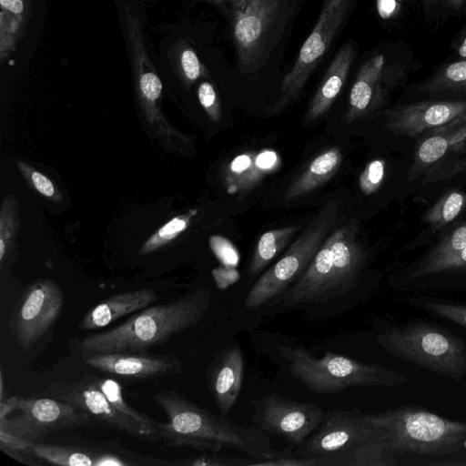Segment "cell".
Instances as JSON below:
<instances>
[{"mask_svg": "<svg viewBox=\"0 0 466 466\" xmlns=\"http://www.w3.org/2000/svg\"><path fill=\"white\" fill-rule=\"evenodd\" d=\"M438 16H466V0H436Z\"/></svg>", "mask_w": 466, "mask_h": 466, "instance_id": "cell-43", "label": "cell"}, {"mask_svg": "<svg viewBox=\"0 0 466 466\" xmlns=\"http://www.w3.org/2000/svg\"><path fill=\"white\" fill-rule=\"evenodd\" d=\"M466 139V127L453 130L450 136L433 135L426 137L417 147L414 156L415 171L441 159L456 145Z\"/></svg>", "mask_w": 466, "mask_h": 466, "instance_id": "cell-28", "label": "cell"}, {"mask_svg": "<svg viewBox=\"0 0 466 466\" xmlns=\"http://www.w3.org/2000/svg\"><path fill=\"white\" fill-rule=\"evenodd\" d=\"M254 460L240 459L228 456H219L218 453L205 454L194 457L187 461V465L192 466H250Z\"/></svg>", "mask_w": 466, "mask_h": 466, "instance_id": "cell-40", "label": "cell"}, {"mask_svg": "<svg viewBox=\"0 0 466 466\" xmlns=\"http://www.w3.org/2000/svg\"><path fill=\"white\" fill-rule=\"evenodd\" d=\"M156 300V292L147 288L112 295L87 310L78 329L92 330L105 328L126 315L149 307Z\"/></svg>", "mask_w": 466, "mask_h": 466, "instance_id": "cell-21", "label": "cell"}, {"mask_svg": "<svg viewBox=\"0 0 466 466\" xmlns=\"http://www.w3.org/2000/svg\"><path fill=\"white\" fill-rule=\"evenodd\" d=\"M410 303L423 308L426 310L441 316L450 321L466 327V306L441 302L424 298L413 299V302Z\"/></svg>", "mask_w": 466, "mask_h": 466, "instance_id": "cell-34", "label": "cell"}, {"mask_svg": "<svg viewBox=\"0 0 466 466\" xmlns=\"http://www.w3.org/2000/svg\"><path fill=\"white\" fill-rule=\"evenodd\" d=\"M125 14L139 104L147 121L162 125L165 122L159 108L162 82L146 51L137 13L131 6L126 5Z\"/></svg>", "mask_w": 466, "mask_h": 466, "instance_id": "cell-17", "label": "cell"}, {"mask_svg": "<svg viewBox=\"0 0 466 466\" xmlns=\"http://www.w3.org/2000/svg\"><path fill=\"white\" fill-rule=\"evenodd\" d=\"M278 351L292 376L316 394L332 395L351 387H396L407 381L382 365L359 362L330 351L321 358L301 347L281 345Z\"/></svg>", "mask_w": 466, "mask_h": 466, "instance_id": "cell-6", "label": "cell"}, {"mask_svg": "<svg viewBox=\"0 0 466 466\" xmlns=\"http://www.w3.org/2000/svg\"><path fill=\"white\" fill-rule=\"evenodd\" d=\"M257 154L254 150L244 151L225 167L222 179L228 194L249 191L267 176L257 163Z\"/></svg>", "mask_w": 466, "mask_h": 466, "instance_id": "cell-25", "label": "cell"}, {"mask_svg": "<svg viewBox=\"0 0 466 466\" xmlns=\"http://www.w3.org/2000/svg\"><path fill=\"white\" fill-rule=\"evenodd\" d=\"M32 443L0 428V447L6 453L28 452Z\"/></svg>", "mask_w": 466, "mask_h": 466, "instance_id": "cell-42", "label": "cell"}, {"mask_svg": "<svg viewBox=\"0 0 466 466\" xmlns=\"http://www.w3.org/2000/svg\"><path fill=\"white\" fill-rule=\"evenodd\" d=\"M384 176L385 161L383 159L371 160L360 175V189L365 195L375 193L380 187Z\"/></svg>", "mask_w": 466, "mask_h": 466, "instance_id": "cell-36", "label": "cell"}, {"mask_svg": "<svg viewBox=\"0 0 466 466\" xmlns=\"http://www.w3.org/2000/svg\"><path fill=\"white\" fill-rule=\"evenodd\" d=\"M338 218L339 205L329 199L283 256L258 279L246 296L245 308L256 309L283 295L306 270Z\"/></svg>", "mask_w": 466, "mask_h": 466, "instance_id": "cell-9", "label": "cell"}, {"mask_svg": "<svg viewBox=\"0 0 466 466\" xmlns=\"http://www.w3.org/2000/svg\"><path fill=\"white\" fill-rule=\"evenodd\" d=\"M4 400V377L3 372L1 370L0 375V401Z\"/></svg>", "mask_w": 466, "mask_h": 466, "instance_id": "cell-47", "label": "cell"}, {"mask_svg": "<svg viewBox=\"0 0 466 466\" xmlns=\"http://www.w3.org/2000/svg\"><path fill=\"white\" fill-rule=\"evenodd\" d=\"M65 301L61 287L50 279L29 285L12 311L9 327L23 350L35 344L53 326Z\"/></svg>", "mask_w": 466, "mask_h": 466, "instance_id": "cell-14", "label": "cell"}, {"mask_svg": "<svg viewBox=\"0 0 466 466\" xmlns=\"http://www.w3.org/2000/svg\"><path fill=\"white\" fill-rule=\"evenodd\" d=\"M18 231V204L13 195L5 197L0 210V264L11 251Z\"/></svg>", "mask_w": 466, "mask_h": 466, "instance_id": "cell-31", "label": "cell"}, {"mask_svg": "<svg viewBox=\"0 0 466 466\" xmlns=\"http://www.w3.org/2000/svg\"><path fill=\"white\" fill-rule=\"evenodd\" d=\"M382 441L381 430L364 412L329 410L319 428L293 453L315 458L317 466H351L359 449Z\"/></svg>", "mask_w": 466, "mask_h": 466, "instance_id": "cell-11", "label": "cell"}, {"mask_svg": "<svg viewBox=\"0 0 466 466\" xmlns=\"http://www.w3.org/2000/svg\"><path fill=\"white\" fill-rule=\"evenodd\" d=\"M360 0H323L317 23L284 76L281 95L267 116H276L294 102L346 25Z\"/></svg>", "mask_w": 466, "mask_h": 466, "instance_id": "cell-12", "label": "cell"}, {"mask_svg": "<svg viewBox=\"0 0 466 466\" xmlns=\"http://www.w3.org/2000/svg\"><path fill=\"white\" fill-rule=\"evenodd\" d=\"M341 162L342 154L339 147L321 152L286 189L284 202L296 201L327 183L339 171Z\"/></svg>", "mask_w": 466, "mask_h": 466, "instance_id": "cell-22", "label": "cell"}, {"mask_svg": "<svg viewBox=\"0 0 466 466\" xmlns=\"http://www.w3.org/2000/svg\"><path fill=\"white\" fill-rule=\"evenodd\" d=\"M84 360L102 372L126 379L147 380L183 372L181 360L170 355L93 353L84 355Z\"/></svg>", "mask_w": 466, "mask_h": 466, "instance_id": "cell-18", "label": "cell"}, {"mask_svg": "<svg viewBox=\"0 0 466 466\" xmlns=\"http://www.w3.org/2000/svg\"><path fill=\"white\" fill-rule=\"evenodd\" d=\"M47 392L110 428L136 438L157 441V422L133 409L124 399L120 384L107 378L85 377L74 382H56Z\"/></svg>", "mask_w": 466, "mask_h": 466, "instance_id": "cell-7", "label": "cell"}, {"mask_svg": "<svg viewBox=\"0 0 466 466\" xmlns=\"http://www.w3.org/2000/svg\"><path fill=\"white\" fill-rule=\"evenodd\" d=\"M28 453L50 464L60 466H109L129 465L122 458L88 449L67 445H53L33 442Z\"/></svg>", "mask_w": 466, "mask_h": 466, "instance_id": "cell-23", "label": "cell"}, {"mask_svg": "<svg viewBox=\"0 0 466 466\" xmlns=\"http://www.w3.org/2000/svg\"><path fill=\"white\" fill-rule=\"evenodd\" d=\"M226 18L243 75H255L270 62L305 0H202Z\"/></svg>", "mask_w": 466, "mask_h": 466, "instance_id": "cell-2", "label": "cell"}, {"mask_svg": "<svg viewBox=\"0 0 466 466\" xmlns=\"http://www.w3.org/2000/svg\"><path fill=\"white\" fill-rule=\"evenodd\" d=\"M180 68L187 83L196 81L202 73L201 64L194 50L185 48L180 54Z\"/></svg>", "mask_w": 466, "mask_h": 466, "instance_id": "cell-41", "label": "cell"}, {"mask_svg": "<svg viewBox=\"0 0 466 466\" xmlns=\"http://www.w3.org/2000/svg\"><path fill=\"white\" fill-rule=\"evenodd\" d=\"M359 222L351 218L325 238L302 275L281 295V305L323 303L352 290L366 253L358 241Z\"/></svg>", "mask_w": 466, "mask_h": 466, "instance_id": "cell-4", "label": "cell"}, {"mask_svg": "<svg viewBox=\"0 0 466 466\" xmlns=\"http://www.w3.org/2000/svg\"><path fill=\"white\" fill-rule=\"evenodd\" d=\"M198 97L210 120L218 123L220 120L221 110L214 86L208 82H202L198 89Z\"/></svg>", "mask_w": 466, "mask_h": 466, "instance_id": "cell-39", "label": "cell"}, {"mask_svg": "<svg viewBox=\"0 0 466 466\" xmlns=\"http://www.w3.org/2000/svg\"><path fill=\"white\" fill-rule=\"evenodd\" d=\"M420 4L426 22L432 23L438 17L436 0H420Z\"/></svg>", "mask_w": 466, "mask_h": 466, "instance_id": "cell-46", "label": "cell"}, {"mask_svg": "<svg viewBox=\"0 0 466 466\" xmlns=\"http://www.w3.org/2000/svg\"><path fill=\"white\" fill-rule=\"evenodd\" d=\"M357 54L355 43L349 39L339 50L315 92L304 120L310 124L324 116L332 106L348 77Z\"/></svg>", "mask_w": 466, "mask_h": 466, "instance_id": "cell-20", "label": "cell"}, {"mask_svg": "<svg viewBox=\"0 0 466 466\" xmlns=\"http://www.w3.org/2000/svg\"><path fill=\"white\" fill-rule=\"evenodd\" d=\"M153 399L168 418L158 422L157 441L211 453L226 448L237 450L254 460L250 466L272 459L278 452L268 434L254 424L240 425L218 416L175 390L158 392Z\"/></svg>", "mask_w": 466, "mask_h": 466, "instance_id": "cell-1", "label": "cell"}, {"mask_svg": "<svg viewBox=\"0 0 466 466\" xmlns=\"http://www.w3.org/2000/svg\"><path fill=\"white\" fill-rule=\"evenodd\" d=\"M414 7V0H376L380 18L392 25L405 22Z\"/></svg>", "mask_w": 466, "mask_h": 466, "instance_id": "cell-35", "label": "cell"}, {"mask_svg": "<svg viewBox=\"0 0 466 466\" xmlns=\"http://www.w3.org/2000/svg\"><path fill=\"white\" fill-rule=\"evenodd\" d=\"M17 167L26 183L52 202H61L64 197L50 178L24 161H17Z\"/></svg>", "mask_w": 466, "mask_h": 466, "instance_id": "cell-33", "label": "cell"}, {"mask_svg": "<svg viewBox=\"0 0 466 466\" xmlns=\"http://www.w3.org/2000/svg\"><path fill=\"white\" fill-rule=\"evenodd\" d=\"M420 66L406 43L388 45L372 54L358 71L342 122L350 124L374 113L390 90L406 82Z\"/></svg>", "mask_w": 466, "mask_h": 466, "instance_id": "cell-10", "label": "cell"}, {"mask_svg": "<svg viewBox=\"0 0 466 466\" xmlns=\"http://www.w3.org/2000/svg\"><path fill=\"white\" fill-rule=\"evenodd\" d=\"M197 214V209H190L187 213L177 215L168 220L145 241L139 254L146 255L155 252L172 242L189 227L192 218Z\"/></svg>", "mask_w": 466, "mask_h": 466, "instance_id": "cell-30", "label": "cell"}, {"mask_svg": "<svg viewBox=\"0 0 466 466\" xmlns=\"http://www.w3.org/2000/svg\"><path fill=\"white\" fill-rule=\"evenodd\" d=\"M209 247L214 255L225 267L235 268L239 260L236 247L223 236L214 235L209 238Z\"/></svg>", "mask_w": 466, "mask_h": 466, "instance_id": "cell-37", "label": "cell"}, {"mask_svg": "<svg viewBox=\"0 0 466 466\" xmlns=\"http://www.w3.org/2000/svg\"><path fill=\"white\" fill-rule=\"evenodd\" d=\"M6 400L18 414L0 420V428L30 442H38L56 431L94 421L86 412L54 398L12 396Z\"/></svg>", "mask_w": 466, "mask_h": 466, "instance_id": "cell-13", "label": "cell"}, {"mask_svg": "<svg viewBox=\"0 0 466 466\" xmlns=\"http://www.w3.org/2000/svg\"><path fill=\"white\" fill-rule=\"evenodd\" d=\"M394 454L445 456L466 448V421L449 420L419 406L365 413Z\"/></svg>", "mask_w": 466, "mask_h": 466, "instance_id": "cell-5", "label": "cell"}, {"mask_svg": "<svg viewBox=\"0 0 466 466\" xmlns=\"http://www.w3.org/2000/svg\"><path fill=\"white\" fill-rule=\"evenodd\" d=\"M210 302V290L201 289L172 302L147 307L114 328L88 334L79 341V351L83 356L107 352L144 353L197 325Z\"/></svg>", "mask_w": 466, "mask_h": 466, "instance_id": "cell-3", "label": "cell"}, {"mask_svg": "<svg viewBox=\"0 0 466 466\" xmlns=\"http://www.w3.org/2000/svg\"><path fill=\"white\" fill-rule=\"evenodd\" d=\"M244 378V360L240 346L220 350L207 368L208 390L220 412L226 417L236 404Z\"/></svg>", "mask_w": 466, "mask_h": 466, "instance_id": "cell-19", "label": "cell"}, {"mask_svg": "<svg viewBox=\"0 0 466 466\" xmlns=\"http://www.w3.org/2000/svg\"><path fill=\"white\" fill-rule=\"evenodd\" d=\"M466 247V224L453 230L441 240L425 258H431L452 253Z\"/></svg>", "mask_w": 466, "mask_h": 466, "instance_id": "cell-38", "label": "cell"}, {"mask_svg": "<svg viewBox=\"0 0 466 466\" xmlns=\"http://www.w3.org/2000/svg\"><path fill=\"white\" fill-rule=\"evenodd\" d=\"M451 52L452 58L466 60V25L452 39Z\"/></svg>", "mask_w": 466, "mask_h": 466, "instance_id": "cell-45", "label": "cell"}, {"mask_svg": "<svg viewBox=\"0 0 466 466\" xmlns=\"http://www.w3.org/2000/svg\"><path fill=\"white\" fill-rule=\"evenodd\" d=\"M378 344L398 358L441 376L466 375V345L447 330L423 322L393 326L377 336Z\"/></svg>", "mask_w": 466, "mask_h": 466, "instance_id": "cell-8", "label": "cell"}, {"mask_svg": "<svg viewBox=\"0 0 466 466\" xmlns=\"http://www.w3.org/2000/svg\"><path fill=\"white\" fill-rule=\"evenodd\" d=\"M466 269V247L446 255L424 258L414 277Z\"/></svg>", "mask_w": 466, "mask_h": 466, "instance_id": "cell-32", "label": "cell"}, {"mask_svg": "<svg viewBox=\"0 0 466 466\" xmlns=\"http://www.w3.org/2000/svg\"><path fill=\"white\" fill-rule=\"evenodd\" d=\"M299 229V226H289L267 231L260 236L248 265L249 279H254L262 272L285 248Z\"/></svg>", "mask_w": 466, "mask_h": 466, "instance_id": "cell-27", "label": "cell"}, {"mask_svg": "<svg viewBox=\"0 0 466 466\" xmlns=\"http://www.w3.org/2000/svg\"><path fill=\"white\" fill-rule=\"evenodd\" d=\"M466 194L451 190L444 194L425 214L423 220L435 229L452 221L463 209Z\"/></svg>", "mask_w": 466, "mask_h": 466, "instance_id": "cell-29", "label": "cell"}, {"mask_svg": "<svg viewBox=\"0 0 466 466\" xmlns=\"http://www.w3.org/2000/svg\"><path fill=\"white\" fill-rule=\"evenodd\" d=\"M254 425L267 434L279 436L291 445H301L320 425L325 411L310 402H300L278 394L253 401Z\"/></svg>", "mask_w": 466, "mask_h": 466, "instance_id": "cell-15", "label": "cell"}, {"mask_svg": "<svg viewBox=\"0 0 466 466\" xmlns=\"http://www.w3.org/2000/svg\"><path fill=\"white\" fill-rule=\"evenodd\" d=\"M257 163L268 175L277 171L281 165V157L273 149H262L257 154Z\"/></svg>", "mask_w": 466, "mask_h": 466, "instance_id": "cell-44", "label": "cell"}, {"mask_svg": "<svg viewBox=\"0 0 466 466\" xmlns=\"http://www.w3.org/2000/svg\"><path fill=\"white\" fill-rule=\"evenodd\" d=\"M417 89L434 96L466 94V60H447L420 83Z\"/></svg>", "mask_w": 466, "mask_h": 466, "instance_id": "cell-26", "label": "cell"}, {"mask_svg": "<svg viewBox=\"0 0 466 466\" xmlns=\"http://www.w3.org/2000/svg\"><path fill=\"white\" fill-rule=\"evenodd\" d=\"M386 127L395 135L415 137L425 131L466 122V99L427 100L385 112Z\"/></svg>", "mask_w": 466, "mask_h": 466, "instance_id": "cell-16", "label": "cell"}, {"mask_svg": "<svg viewBox=\"0 0 466 466\" xmlns=\"http://www.w3.org/2000/svg\"><path fill=\"white\" fill-rule=\"evenodd\" d=\"M0 62L3 64L22 40L31 15L30 0H0Z\"/></svg>", "mask_w": 466, "mask_h": 466, "instance_id": "cell-24", "label": "cell"}]
</instances>
